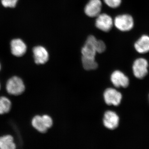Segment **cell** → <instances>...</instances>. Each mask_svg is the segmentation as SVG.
<instances>
[{"instance_id":"cell-1","label":"cell","mask_w":149,"mask_h":149,"mask_svg":"<svg viewBox=\"0 0 149 149\" xmlns=\"http://www.w3.org/2000/svg\"><path fill=\"white\" fill-rule=\"evenodd\" d=\"M6 90L7 93L12 95H20L25 91V84L20 77L13 76L7 82Z\"/></svg>"},{"instance_id":"cell-2","label":"cell","mask_w":149,"mask_h":149,"mask_svg":"<svg viewBox=\"0 0 149 149\" xmlns=\"http://www.w3.org/2000/svg\"><path fill=\"white\" fill-rule=\"evenodd\" d=\"M113 24L118 30L122 32H127L133 28L134 20L133 17L129 15H120L115 18Z\"/></svg>"},{"instance_id":"cell-3","label":"cell","mask_w":149,"mask_h":149,"mask_svg":"<svg viewBox=\"0 0 149 149\" xmlns=\"http://www.w3.org/2000/svg\"><path fill=\"white\" fill-rule=\"evenodd\" d=\"M148 63L143 58L137 59L134 62L133 70L134 76L139 79H142L146 76L148 73Z\"/></svg>"},{"instance_id":"cell-4","label":"cell","mask_w":149,"mask_h":149,"mask_svg":"<svg viewBox=\"0 0 149 149\" xmlns=\"http://www.w3.org/2000/svg\"><path fill=\"white\" fill-rule=\"evenodd\" d=\"M97 39L95 36L91 35L87 38L86 42L81 49L82 56L88 58H95L97 52L95 43Z\"/></svg>"},{"instance_id":"cell-5","label":"cell","mask_w":149,"mask_h":149,"mask_svg":"<svg viewBox=\"0 0 149 149\" xmlns=\"http://www.w3.org/2000/svg\"><path fill=\"white\" fill-rule=\"evenodd\" d=\"M104 97L106 103L108 105L117 106L120 103L122 95L120 92L113 88L107 89L104 93Z\"/></svg>"},{"instance_id":"cell-6","label":"cell","mask_w":149,"mask_h":149,"mask_svg":"<svg viewBox=\"0 0 149 149\" xmlns=\"http://www.w3.org/2000/svg\"><path fill=\"white\" fill-rule=\"evenodd\" d=\"M113 24V20L112 18L107 14H100L97 17L95 22L96 27L102 31L109 32L111 29Z\"/></svg>"},{"instance_id":"cell-7","label":"cell","mask_w":149,"mask_h":149,"mask_svg":"<svg viewBox=\"0 0 149 149\" xmlns=\"http://www.w3.org/2000/svg\"><path fill=\"white\" fill-rule=\"evenodd\" d=\"M102 7L101 0H90L85 8V13L90 17H97L100 14Z\"/></svg>"},{"instance_id":"cell-8","label":"cell","mask_w":149,"mask_h":149,"mask_svg":"<svg viewBox=\"0 0 149 149\" xmlns=\"http://www.w3.org/2000/svg\"><path fill=\"white\" fill-rule=\"evenodd\" d=\"M119 118L114 112L108 111L104 115L103 123L105 127L110 130H114L119 125Z\"/></svg>"},{"instance_id":"cell-9","label":"cell","mask_w":149,"mask_h":149,"mask_svg":"<svg viewBox=\"0 0 149 149\" xmlns=\"http://www.w3.org/2000/svg\"><path fill=\"white\" fill-rule=\"evenodd\" d=\"M111 80L115 87L116 88H126L128 87L129 84L128 77L119 70H116L112 73Z\"/></svg>"},{"instance_id":"cell-10","label":"cell","mask_w":149,"mask_h":149,"mask_svg":"<svg viewBox=\"0 0 149 149\" xmlns=\"http://www.w3.org/2000/svg\"><path fill=\"white\" fill-rule=\"evenodd\" d=\"M33 53L34 61L36 64H45L49 60V53L44 47L40 46L35 47L33 49Z\"/></svg>"},{"instance_id":"cell-11","label":"cell","mask_w":149,"mask_h":149,"mask_svg":"<svg viewBox=\"0 0 149 149\" xmlns=\"http://www.w3.org/2000/svg\"><path fill=\"white\" fill-rule=\"evenodd\" d=\"M11 53L16 57H21L26 53L27 46L22 40L15 39L12 40L10 43Z\"/></svg>"},{"instance_id":"cell-12","label":"cell","mask_w":149,"mask_h":149,"mask_svg":"<svg viewBox=\"0 0 149 149\" xmlns=\"http://www.w3.org/2000/svg\"><path fill=\"white\" fill-rule=\"evenodd\" d=\"M134 47L139 53L145 54L149 52V36L144 35L136 41Z\"/></svg>"},{"instance_id":"cell-13","label":"cell","mask_w":149,"mask_h":149,"mask_svg":"<svg viewBox=\"0 0 149 149\" xmlns=\"http://www.w3.org/2000/svg\"><path fill=\"white\" fill-rule=\"evenodd\" d=\"M16 148V144L11 135H6L0 137V149H15Z\"/></svg>"},{"instance_id":"cell-14","label":"cell","mask_w":149,"mask_h":149,"mask_svg":"<svg viewBox=\"0 0 149 149\" xmlns=\"http://www.w3.org/2000/svg\"><path fill=\"white\" fill-rule=\"evenodd\" d=\"M31 123L33 128L40 133H45L47 131L48 129L44 124L42 116L37 115L33 117Z\"/></svg>"},{"instance_id":"cell-15","label":"cell","mask_w":149,"mask_h":149,"mask_svg":"<svg viewBox=\"0 0 149 149\" xmlns=\"http://www.w3.org/2000/svg\"><path fill=\"white\" fill-rule=\"evenodd\" d=\"M11 107V102L8 98L5 96L0 97V115L8 113Z\"/></svg>"},{"instance_id":"cell-16","label":"cell","mask_w":149,"mask_h":149,"mask_svg":"<svg viewBox=\"0 0 149 149\" xmlns=\"http://www.w3.org/2000/svg\"><path fill=\"white\" fill-rule=\"evenodd\" d=\"M82 62L83 68L86 70H94L97 69L98 66L95 58H88L82 56Z\"/></svg>"},{"instance_id":"cell-17","label":"cell","mask_w":149,"mask_h":149,"mask_svg":"<svg viewBox=\"0 0 149 149\" xmlns=\"http://www.w3.org/2000/svg\"><path fill=\"white\" fill-rule=\"evenodd\" d=\"M95 49L97 53H102L105 51L106 46L103 41L97 40L95 43Z\"/></svg>"},{"instance_id":"cell-18","label":"cell","mask_w":149,"mask_h":149,"mask_svg":"<svg viewBox=\"0 0 149 149\" xmlns=\"http://www.w3.org/2000/svg\"><path fill=\"white\" fill-rule=\"evenodd\" d=\"M18 0H1V3L6 8H13L16 6Z\"/></svg>"},{"instance_id":"cell-19","label":"cell","mask_w":149,"mask_h":149,"mask_svg":"<svg viewBox=\"0 0 149 149\" xmlns=\"http://www.w3.org/2000/svg\"><path fill=\"white\" fill-rule=\"evenodd\" d=\"M105 3L112 8H116L120 6L121 0H104Z\"/></svg>"},{"instance_id":"cell-20","label":"cell","mask_w":149,"mask_h":149,"mask_svg":"<svg viewBox=\"0 0 149 149\" xmlns=\"http://www.w3.org/2000/svg\"><path fill=\"white\" fill-rule=\"evenodd\" d=\"M42 116V118L45 126L47 129L51 128L52 126L53 122L52 119L49 116L45 115Z\"/></svg>"},{"instance_id":"cell-21","label":"cell","mask_w":149,"mask_h":149,"mask_svg":"<svg viewBox=\"0 0 149 149\" xmlns=\"http://www.w3.org/2000/svg\"><path fill=\"white\" fill-rule=\"evenodd\" d=\"M1 63H0V70H1Z\"/></svg>"},{"instance_id":"cell-22","label":"cell","mask_w":149,"mask_h":149,"mask_svg":"<svg viewBox=\"0 0 149 149\" xmlns=\"http://www.w3.org/2000/svg\"><path fill=\"white\" fill-rule=\"evenodd\" d=\"M1 83H0V90H1Z\"/></svg>"}]
</instances>
